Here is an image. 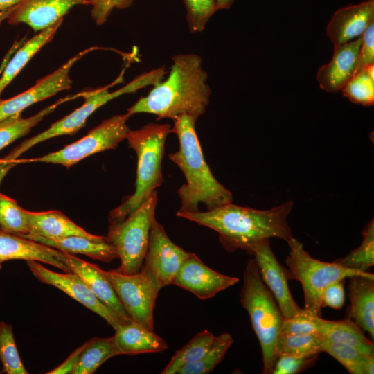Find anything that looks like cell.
I'll return each mask as SVG.
<instances>
[{
  "instance_id": "28",
  "label": "cell",
  "mask_w": 374,
  "mask_h": 374,
  "mask_svg": "<svg viewBox=\"0 0 374 374\" xmlns=\"http://www.w3.org/2000/svg\"><path fill=\"white\" fill-rule=\"evenodd\" d=\"M78 93L68 96L46 107L37 114L23 118L18 114L2 121H0V150L19 138L28 134L30 130L37 125L46 116L54 111L60 105L69 100L78 98ZM2 159H0V161Z\"/></svg>"
},
{
  "instance_id": "15",
  "label": "cell",
  "mask_w": 374,
  "mask_h": 374,
  "mask_svg": "<svg viewBox=\"0 0 374 374\" xmlns=\"http://www.w3.org/2000/svg\"><path fill=\"white\" fill-rule=\"evenodd\" d=\"M239 278L220 274L205 264L193 253H188L178 271L172 285L206 300L235 285Z\"/></svg>"
},
{
  "instance_id": "22",
  "label": "cell",
  "mask_w": 374,
  "mask_h": 374,
  "mask_svg": "<svg viewBox=\"0 0 374 374\" xmlns=\"http://www.w3.org/2000/svg\"><path fill=\"white\" fill-rule=\"evenodd\" d=\"M348 286L349 317L374 338V275L353 276Z\"/></svg>"
},
{
  "instance_id": "42",
  "label": "cell",
  "mask_w": 374,
  "mask_h": 374,
  "mask_svg": "<svg viewBox=\"0 0 374 374\" xmlns=\"http://www.w3.org/2000/svg\"><path fill=\"white\" fill-rule=\"evenodd\" d=\"M91 6V15L96 24L103 25L114 8L116 0H88Z\"/></svg>"
},
{
  "instance_id": "18",
  "label": "cell",
  "mask_w": 374,
  "mask_h": 374,
  "mask_svg": "<svg viewBox=\"0 0 374 374\" xmlns=\"http://www.w3.org/2000/svg\"><path fill=\"white\" fill-rule=\"evenodd\" d=\"M361 44L362 37L335 46L330 61L317 73L321 89L331 93L342 90L356 72Z\"/></svg>"
},
{
  "instance_id": "48",
  "label": "cell",
  "mask_w": 374,
  "mask_h": 374,
  "mask_svg": "<svg viewBox=\"0 0 374 374\" xmlns=\"http://www.w3.org/2000/svg\"><path fill=\"white\" fill-rule=\"evenodd\" d=\"M15 7V6L6 10L0 11V24L9 17L10 13L13 11Z\"/></svg>"
},
{
  "instance_id": "5",
  "label": "cell",
  "mask_w": 374,
  "mask_h": 374,
  "mask_svg": "<svg viewBox=\"0 0 374 374\" xmlns=\"http://www.w3.org/2000/svg\"><path fill=\"white\" fill-rule=\"evenodd\" d=\"M240 303L249 314L258 339L264 374H271L278 355L276 342L284 317L273 294L262 281L253 259L247 261L243 272Z\"/></svg>"
},
{
  "instance_id": "31",
  "label": "cell",
  "mask_w": 374,
  "mask_h": 374,
  "mask_svg": "<svg viewBox=\"0 0 374 374\" xmlns=\"http://www.w3.org/2000/svg\"><path fill=\"white\" fill-rule=\"evenodd\" d=\"M363 240L360 246L343 258L337 259L339 265L362 272H370L374 265V221L371 220L362 231Z\"/></svg>"
},
{
  "instance_id": "44",
  "label": "cell",
  "mask_w": 374,
  "mask_h": 374,
  "mask_svg": "<svg viewBox=\"0 0 374 374\" xmlns=\"http://www.w3.org/2000/svg\"><path fill=\"white\" fill-rule=\"evenodd\" d=\"M20 163L19 159H2L0 161V184L5 175L16 165Z\"/></svg>"
},
{
  "instance_id": "16",
  "label": "cell",
  "mask_w": 374,
  "mask_h": 374,
  "mask_svg": "<svg viewBox=\"0 0 374 374\" xmlns=\"http://www.w3.org/2000/svg\"><path fill=\"white\" fill-rule=\"evenodd\" d=\"M89 6L88 0H22L7 18L8 24L24 23L40 32L60 20L74 6Z\"/></svg>"
},
{
  "instance_id": "10",
  "label": "cell",
  "mask_w": 374,
  "mask_h": 374,
  "mask_svg": "<svg viewBox=\"0 0 374 374\" xmlns=\"http://www.w3.org/2000/svg\"><path fill=\"white\" fill-rule=\"evenodd\" d=\"M131 115L127 112L104 120L82 139L63 148L42 157L19 159L21 163L44 162L62 165L66 168L92 154L111 149L127 138L130 131L127 121Z\"/></svg>"
},
{
  "instance_id": "17",
  "label": "cell",
  "mask_w": 374,
  "mask_h": 374,
  "mask_svg": "<svg viewBox=\"0 0 374 374\" xmlns=\"http://www.w3.org/2000/svg\"><path fill=\"white\" fill-rule=\"evenodd\" d=\"M374 23V0H366L337 10L326 27L334 46L361 37Z\"/></svg>"
},
{
  "instance_id": "24",
  "label": "cell",
  "mask_w": 374,
  "mask_h": 374,
  "mask_svg": "<svg viewBox=\"0 0 374 374\" xmlns=\"http://www.w3.org/2000/svg\"><path fill=\"white\" fill-rule=\"evenodd\" d=\"M27 216L28 234L53 240L71 235L87 238H95L96 236L86 231L60 211L32 212L28 211Z\"/></svg>"
},
{
  "instance_id": "23",
  "label": "cell",
  "mask_w": 374,
  "mask_h": 374,
  "mask_svg": "<svg viewBox=\"0 0 374 374\" xmlns=\"http://www.w3.org/2000/svg\"><path fill=\"white\" fill-rule=\"evenodd\" d=\"M114 330V337L121 355L159 353L168 348L163 338L135 321L121 324Z\"/></svg>"
},
{
  "instance_id": "4",
  "label": "cell",
  "mask_w": 374,
  "mask_h": 374,
  "mask_svg": "<svg viewBox=\"0 0 374 374\" xmlns=\"http://www.w3.org/2000/svg\"><path fill=\"white\" fill-rule=\"evenodd\" d=\"M169 124L150 123L129 132L126 139L137 156V171L134 193L127 197L109 213V225L123 221L135 211L163 181L162 159Z\"/></svg>"
},
{
  "instance_id": "36",
  "label": "cell",
  "mask_w": 374,
  "mask_h": 374,
  "mask_svg": "<svg viewBox=\"0 0 374 374\" xmlns=\"http://www.w3.org/2000/svg\"><path fill=\"white\" fill-rule=\"evenodd\" d=\"M0 360L4 373H28L17 351L12 326L4 321H0Z\"/></svg>"
},
{
  "instance_id": "26",
  "label": "cell",
  "mask_w": 374,
  "mask_h": 374,
  "mask_svg": "<svg viewBox=\"0 0 374 374\" xmlns=\"http://www.w3.org/2000/svg\"><path fill=\"white\" fill-rule=\"evenodd\" d=\"M62 20L40 31L26 41L10 60L0 78V95L30 59L54 37Z\"/></svg>"
},
{
  "instance_id": "34",
  "label": "cell",
  "mask_w": 374,
  "mask_h": 374,
  "mask_svg": "<svg viewBox=\"0 0 374 374\" xmlns=\"http://www.w3.org/2000/svg\"><path fill=\"white\" fill-rule=\"evenodd\" d=\"M323 337L318 333L280 335L276 342V353L297 355H319Z\"/></svg>"
},
{
  "instance_id": "27",
  "label": "cell",
  "mask_w": 374,
  "mask_h": 374,
  "mask_svg": "<svg viewBox=\"0 0 374 374\" xmlns=\"http://www.w3.org/2000/svg\"><path fill=\"white\" fill-rule=\"evenodd\" d=\"M72 374H92L107 360L121 355L114 336L93 337L84 343Z\"/></svg>"
},
{
  "instance_id": "35",
  "label": "cell",
  "mask_w": 374,
  "mask_h": 374,
  "mask_svg": "<svg viewBox=\"0 0 374 374\" xmlns=\"http://www.w3.org/2000/svg\"><path fill=\"white\" fill-rule=\"evenodd\" d=\"M27 211L0 193V229L21 236L28 234Z\"/></svg>"
},
{
  "instance_id": "13",
  "label": "cell",
  "mask_w": 374,
  "mask_h": 374,
  "mask_svg": "<svg viewBox=\"0 0 374 374\" xmlns=\"http://www.w3.org/2000/svg\"><path fill=\"white\" fill-rule=\"evenodd\" d=\"M84 50L49 75L39 80L26 91L6 100H0V121L21 114L28 107L71 88L72 81L69 73L73 65L90 51Z\"/></svg>"
},
{
  "instance_id": "25",
  "label": "cell",
  "mask_w": 374,
  "mask_h": 374,
  "mask_svg": "<svg viewBox=\"0 0 374 374\" xmlns=\"http://www.w3.org/2000/svg\"><path fill=\"white\" fill-rule=\"evenodd\" d=\"M316 330L323 338L353 346L366 355L374 354L373 343L364 335L362 328L348 319L330 321L313 316Z\"/></svg>"
},
{
  "instance_id": "43",
  "label": "cell",
  "mask_w": 374,
  "mask_h": 374,
  "mask_svg": "<svg viewBox=\"0 0 374 374\" xmlns=\"http://www.w3.org/2000/svg\"><path fill=\"white\" fill-rule=\"evenodd\" d=\"M84 343L76 348L70 355L66 358V359L63 362L58 366L51 370V371L46 373L48 374H67L72 373L80 355L84 347Z\"/></svg>"
},
{
  "instance_id": "3",
  "label": "cell",
  "mask_w": 374,
  "mask_h": 374,
  "mask_svg": "<svg viewBox=\"0 0 374 374\" xmlns=\"http://www.w3.org/2000/svg\"><path fill=\"white\" fill-rule=\"evenodd\" d=\"M197 120L189 115H181L172 120L171 132L177 136L179 148L168 157L186 178V184L177 192L181 200L177 213L197 212L201 202L207 210H211L233 201L231 191L215 178L204 159L195 131Z\"/></svg>"
},
{
  "instance_id": "9",
  "label": "cell",
  "mask_w": 374,
  "mask_h": 374,
  "mask_svg": "<svg viewBox=\"0 0 374 374\" xmlns=\"http://www.w3.org/2000/svg\"><path fill=\"white\" fill-rule=\"evenodd\" d=\"M101 273L111 283L130 319L154 331V310L162 285L147 267L135 274L114 270Z\"/></svg>"
},
{
  "instance_id": "37",
  "label": "cell",
  "mask_w": 374,
  "mask_h": 374,
  "mask_svg": "<svg viewBox=\"0 0 374 374\" xmlns=\"http://www.w3.org/2000/svg\"><path fill=\"white\" fill-rule=\"evenodd\" d=\"M189 30L202 32L212 15L219 10L216 0H184Z\"/></svg>"
},
{
  "instance_id": "47",
  "label": "cell",
  "mask_w": 374,
  "mask_h": 374,
  "mask_svg": "<svg viewBox=\"0 0 374 374\" xmlns=\"http://www.w3.org/2000/svg\"><path fill=\"white\" fill-rule=\"evenodd\" d=\"M219 10L229 9L234 3V0H216Z\"/></svg>"
},
{
  "instance_id": "32",
  "label": "cell",
  "mask_w": 374,
  "mask_h": 374,
  "mask_svg": "<svg viewBox=\"0 0 374 374\" xmlns=\"http://www.w3.org/2000/svg\"><path fill=\"white\" fill-rule=\"evenodd\" d=\"M233 342L227 332L215 337L214 341L204 355L198 361L181 368L176 374H208L223 359Z\"/></svg>"
},
{
  "instance_id": "45",
  "label": "cell",
  "mask_w": 374,
  "mask_h": 374,
  "mask_svg": "<svg viewBox=\"0 0 374 374\" xmlns=\"http://www.w3.org/2000/svg\"><path fill=\"white\" fill-rule=\"evenodd\" d=\"M22 0H0V11L8 10L17 6Z\"/></svg>"
},
{
  "instance_id": "46",
  "label": "cell",
  "mask_w": 374,
  "mask_h": 374,
  "mask_svg": "<svg viewBox=\"0 0 374 374\" xmlns=\"http://www.w3.org/2000/svg\"><path fill=\"white\" fill-rule=\"evenodd\" d=\"M134 0H116L114 3V8L125 9L130 7Z\"/></svg>"
},
{
  "instance_id": "2",
  "label": "cell",
  "mask_w": 374,
  "mask_h": 374,
  "mask_svg": "<svg viewBox=\"0 0 374 374\" xmlns=\"http://www.w3.org/2000/svg\"><path fill=\"white\" fill-rule=\"evenodd\" d=\"M168 77L160 81L146 96H141L127 109L130 115L147 113L157 120L189 115L198 119L210 103L211 91L202 57L194 53L178 54L172 57Z\"/></svg>"
},
{
  "instance_id": "40",
  "label": "cell",
  "mask_w": 374,
  "mask_h": 374,
  "mask_svg": "<svg viewBox=\"0 0 374 374\" xmlns=\"http://www.w3.org/2000/svg\"><path fill=\"white\" fill-rule=\"evenodd\" d=\"M371 64H374V23L367 28L362 36L356 72Z\"/></svg>"
},
{
  "instance_id": "21",
  "label": "cell",
  "mask_w": 374,
  "mask_h": 374,
  "mask_svg": "<svg viewBox=\"0 0 374 374\" xmlns=\"http://www.w3.org/2000/svg\"><path fill=\"white\" fill-rule=\"evenodd\" d=\"M21 236L69 254L84 255L105 262H109L114 259L118 258L116 248L107 236L96 235L95 238H87L71 235L57 240L33 234Z\"/></svg>"
},
{
  "instance_id": "6",
  "label": "cell",
  "mask_w": 374,
  "mask_h": 374,
  "mask_svg": "<svg viewBox=\"0 0 374 374\" xmlns=\"http://www.w3.org/2000/svg\"><path fill=\"white\" fill-rule=\"evenodd\" d=\"M165 73L163 66L152 69L138 75L125 86L114 91H109L112 85L121 82L123 76L121 74L109 85L78 93L79 97L84 99V103L80 107L53 123L45 131L24 141L6 157L9 159H17L24 152L41 142L58 136L75 134L85 125L88 118L99 107L121 95L135 92L149 85H155L161 81Z\"/></svg>"
},
{
  "instance_id": "7",
  "label": "cell",
  "mask_w": 374,
  "mask_h": 374,
  "mask_svg": "<svg viewBox=\"0 0 374 374\" xmlns=\"http://www.w3.org/2000/svg\"><path fill=\"white\" fill-rule=\"evenodd\" d=\"M287 243L290 251L285 263L289 279L301 283L304 295L303 310L311 315L321 316L322 294L331 283L353 276L373 274L343 267L335 261L327 262L315 259L294 237Z\"/></svg>"
},
{
  "instance_id": "12",
  "label": "cell",
  "mask_w": 374,
  "mask_h": 374,
  "mask_svg": "<svg viewBox=\"0 0 374 374\" xmlns=\"http://www.w3.org/2000/svg\"><path fill=\"white\" fill-rule=\"evenodd\" d=\"M249 255L258 267L261 278L273 294L284 319L292 318L303 311L292 296L287 269L280 264L270 247L269 240L256 244Z\"/></svg>"
},
{
  "instance_id": "29",
  "label": "cell",
  "mask_w": 374,
  "mask_h": 374,
  "mask_svg": "<svg viewBox=\"0 0 374 374\" xmlns=\"http://www.w3.org/2000/svg\"><path fill=\"white\" fill-rule=\"evenodd\" d=\"M321 351L337 360L351 374H373L374 355L357 348L323 338Z\"/></svg>"
},
{
  "instance_id": "14",
  "label": "cell",
  "mask_w": 374,
  "mask_h": 374,
  "mask_svg": "<svg viewBox=\"0 0 374 374\" xmlns=\"http://www.w3.org/2000/svg\"><path fill=\"white\" fill-rule=\"evenodd\" d=\"M189 252L175 244L156 219L152 222L143 265L151 270L163 287L172 282Z\"/></svg>"
},
{
  "instance_id": "19",
  "label": "cell",
  "mask_w": 374,
  "mask_h": 374,
  "mask_svg": "<svg viewBox=\"0 0 374 374\" xmlns=\"http://www.w3.org/2000/svg\"><path fill=\"white\" fill-rule=\"evenodd\" d=\"M59 258L68 267L71 272L79 276L93 294L116 312L125 323L132 321L111 283L101 273L100 268L98 265L61 251H60Z\"/></svg>"
},
{
  "instance_id": "20",
  "label": "cell",
  "mask_w": 374,
  "mask_h": 374,
  "mask_svg": "<svg viewBox=\"0 0 374 374\" xmlns=\"http://www.w3.org/2000/svg\"><path fill=\"white\" fill-rule=\"evenodd\" d=\"M59 253L60 250L0 229V269L5 262L24 260L44 262L71 272L60 260Z\"/></svg>"
},
{
  "instance_id": "30",
  "label": "cell",
  "mask_w": 374,
  "mask_h": 374,
  "mask_svg": "<svg viewBox=\"0 0 374 374\" xmlns=\"http://www.w3.org/2000/svg\"><path fill=\"white\" fill-rule=\"evenodd\" d=\"M215 336L208 330L195 335L184 346L176 351L161 374H176L183 366L199 360L211 348Z\"/></svg>"
},
{
  "instance_id": "1",
  "label": "cell",
  "mask_w": 374,
  "mask_h": 374,
  "mask_svg": "<svg viewBox=\"0 0 374 374\" xmlns=\"http://www.w3.org/2000/svg\"><path fill=\"white\" fill-rule=\"evenodd\" d=\"M293 204L290 201L267 210H258L231 202L204 212L176 215L216 231L226 251L242 249L249 253L265 240L275 238L287 242L293 238L287 222Z\"/></svg>"
},
{
  "instance_id": "33",
  "label": "cell",
  "mask_w": 374,
  "mask_h": 374,
  "mask_svg": "<svg viewBox=\"0 0 374 374\" xmlns=\"http://www.w3.org/2000/svg\"><path fill=\"white\" fill-rule=\"evenodd\" d=\"M343 95L355 104H374V64L357 71L342 89Z\"/></svg>"
},
{
  "instance_id": "11",
  "label": "cell",
  "mask_w": 374,
  "mask_h": 374,
  "mask_svg": "<svg viewBox=\"0 0 374 374\" xmlns=\"http://www.w3.org/2000/svg\"><path fill=\"white\" fill-rule=\"evenodd\" d=\"M33 275L44 284L54 286L95 312L114 329L125 323L112 309L102 303L90 290L83 280L73 272L57 273L37 261H26Z\"/></svg>"
},
{
  "instance_id": "39",
  "label": "cell",
  "mask_w": 374,
  "mask_h": 374,
  "mask_svg": "<svg viewBox=\"0 0 374 374\" xmlns=\"http://www.w3.org/2000/svg\"><path fill=\"white\" fill-rule=\"evenodd\" d=\"M317 333L313 321V315L303 311L298 315L284 319L281 325L280 335H301Z\"/></svg>"
},
{
  "instance_id": "38",
  "label": "cell",
  "mask_w": 374,
  "mask_h": 374,
  "mask_svg": "<svg viewBox=\"0 0 374 374\" xmlns=\"http://www.w3.org/2000/svg\"><path fill=\"white\" fill-rule=\"evenodd\" d=\"M319 355H297L280 354L278 356L272 374H296L310 367Z\"/></svg>"
},
{
  "instance_id": "8",
  "label": "cell",
  "mask_w": 374,
  "mask_h": 374,
  "mask_svg": "<svg viewBox=\"0 0 374 374\" xmlns=\"http://www.w3.org/2000/svg\"><path fill=\"white\" fill-rule=\"evenodd\" d=\"M157 200L155 190L123 221L109 225L107 238L116 248L121 261L116 271L132 274L141 270L148 250L151 226L155 219Z\"/></svg>"
},
{
  "instance_id": "41",
  "label": "cell",
  "mask_w": 374,
  "mask_h": 374,
  "mask_svg": "<svg viewBox=\"0 0 374 374\" xmlns=\"http://www.w3.org/2000/svg\"><path fill=\"white\" fill-rule=\"evenodd\" d=\"M344 280L336 281L329 285L323 291L321 306L333 309H341L345 302Z\"/></svg>"
}]
</instances>
